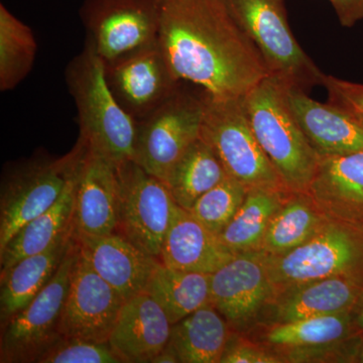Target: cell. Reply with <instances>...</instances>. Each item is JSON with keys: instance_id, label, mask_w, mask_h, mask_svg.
<instances>
[{"instance_id": "6da1fadb", "label": "cell", "mask_w": 363, "mask_h": 363, "mask_svg": "<svg viewBox=\"0 0 363 363\" xmlns=\"http://www.w3.org/2000/svg\"><path fill=\"white\" fill-rule=\"evenodd\" d=\"M157 43L174 77L211 97L245 96L269 75L222 0H162Z\"/></svg>"}, {"instance_id": "7a4b0ae2", "label": "cell", "mask_w": 363, "mask_h": 363, "mask_svg": "<svg viewBox=\"0 0 363 363\" xmlns=\"http://www.w3.org/2000/svg\"><path fill=\"white\" fill-rule=\"evenodd\" d=\"M66 79L77 107L79 140L114 164L133 161L138 124L114 97L105 62L89 43L69 64Z\"/></svg>"}, {"instance_id": "3957f363", "label": "cell", "mask_w": 363, "mask_h": 363, "mask_svg": "<svg viewBox=\"0 0 363 363\" xmlns=\"http://www.w3.org/2000/svg\"><path fill=\"white\" fill-rule=\"evenodd\" d=\"M243 100L253 133L286 190L308 194L319 155L294 116L286 85L269 75Z\"/></svg>"}, {"instance_id": "277c9868", "label": "cell", "mask_w": 363, "mask_h": 363, "mask_svg": "<svg viewBox=\"0 0 363 363\" xmlns=\"http://www.w3.org/2000/svg\"><path fill=\"white\" fill-rule=\"evenodd\" d=\"M243 97L223 99L204 93L200 138L213 150L228 176L247 192L255 189L288 191L253 133Z\"/></svg>"}, {"instance_id": "5b68a950", "label": "cell", "mask_w": 363, "mask_h": 363, "mask_svg": "<svg viewBox=\"0 0 363 363\" xmlns=\"http://www.w3.org/2000/svg\"><path fill=\"white\" fill-rule=\"evenodd\" d=\"M255 45L269 75L288 87L322 85L325 74L294 37L284 0H222Z\"/></svg>"}, {"instance_id": "8992f818", "label": "cell", "mask_w": 363, "mask_h": 363, "mask_svg": "<svg viewBox=\"0 0 363 363\" xmlns=\"http://www.w3.org/2000/svg\"><path fill=\"white\" fill-rule=\"evenodd\" d=\"M274 294L337 276L363 274V233L329 221L309 240L281 255H267Z\"/></svg>"}, {"instance_id": "52a82bcc", "label": "cell", "mask_w": 363, "mask_h": 363, "mask_svg": "<svg viewBox=\"0 0 363 363\" xmlns=\"http://www.w3.org/2000/svg\"><path fill=\"white\" fill-rule=\"evenodd\" d=\"M203 116V96H193L179 88L157 109L136 121L133 161L166 183L177 162L200 138Z\"/></svg>"}, {"instance_id": "ba28073f", "label": "cell", "mask_w": 363, "mask_h": 363, "mask_svg": "<svg viewBox=\"0 0 363 363\" xmlns=\"http://www.w3.org/2000/svg\"><path fill=\"white\" fill-rule=\"evenodd\" d=\"M78 255L75 240L49 284L25 309L2 325L0 362H35L63 338L60 331L62 313Z\"/></svg>"}, {"instance_id": "9c48e42d", "label": "cell", "mask_w": 363, "mask_h": 363, "mask_svg": "<svg viewBox=\"0 0 363 363\" xmlns=\"http://www.w3.org/2000/svg\"><path fill=\"white\" fill-rule=\"evenodd\" d=\"M117 177L116 233L159 259L176 206L168 186L133 160L117 164Z\"/></svg>"}, {"instance_id": "30bf717a", "label": "cell", "mask_w": 363, "mask_h": 363, "mask_svg": "<svg viewBox=\"0 0 363 363\" xmlns=\"http://www.w3.org/2000/svg\"><path fill=\"white\" fill-rule=\"evenodd\" d=\"M82 145L57 160L32 162L9 177L0 199V252L26 224L56 203L75 174Z\"/></svg>"}, {"instance_id": "8fae6325", "label": "cell", "mask_w": 363, "mask_h": 363, "mask_svg": "<svg viewBox=\"0 0 363 363\" xmlns=\"http://www.w3.org/2000/svg\"><path fill=\"white\" fill-rule=\"evenodd\" d=\"M162 0H85L80 16L86 42L105 63L156 43Z\"/></svg>"}, {"instance_id": "7c38bea8", "label": "cell", "mask_w": 363, "mask_h": 363, "mask_svg": "<svg viewBox=\"0 0 363 363\" xmlns=\"http://www.w3.org/2000/svg\"><path fill=\"white\" fill-rule=\"evenodd\" d=\"M114 97L136 121L164 104L179 89L157 40L105 63Z\"/></svg>"}, {"instance_id": "4fadbf2b", "label": "cell", "mask_w": 363, "mask_h": 363, "mask_svg": "<svg viewBox=\"0 0 363 363\" xmlns=\"http://www.w3.org/2000/svg\"><path fill=\"white\" fill-rule=\"evenodd\" d=\"M274 295L262 252L240 253L211 274V303L230 328L247 331Z\"/></svg>"}, {"instance_id": "5bb4252c", "label": "cell", "mask_w": 363, "mask_h": 363, "mask_svg": "<svg viewBox=\"0 0 363 363\" xmlns=\"http://www.w3.org/2000/svg\"><path fill=\"white\" fill-rule=\"evenodd\" d=\"M124 302L79 252L62 313V336L108 342Z\"/></svg>"}, {"instance_id": "9a60e30c", "label": "cell", "mask_w": 363, "mask_h": 363, "mask_svg": "<svg viewBox=\"0 0 363 363\" xmlns=\"http://www.w3.org/2000/svg\"><path fill=\"white\" fill-rule=\"evenodd\" d=\"M81 143L83 149L75 178L74 234L102 236L116 233L118 212L117 164Z\"/></svg>"}, {"instance_id": "2e32d148", "label": "cell", "mask_w": 363, "mask_h": 363, "mask_svg": "<svg viewBox=\"0 0 363 363\" xmlns=\"http://www.w3.org/2000/svg\"><path fill=\"white\" fill-rule=\"evenodd\" d=\"M363 302V274L331 277L290 286L272 295L262 318L266 324L351 313Z\"/></svg>"}, {"instance_id": "e0dca14e", "label": "cell", "mask_w": 363, "mask_h": 363, "mask_svg": "<svg viewBox=\"0 0 363 363\" xmlns=\"http://www.w3.org/2000/svg\"><path fill=\"white\" fill-rule=\"evenodd\" d=\"M308 194L329 221L363 233V152L319 156Z\"/></svg>"}, {"instance_id": "ac0fdd59", "label": "cell", "mask_w": 363, "mask_h": 363, "mask_svg": "<svg viewBox=\"0 0 363 363\" xmlns=\"http://www.w3.org/2000/svg\"><path fill=\"white\" fill-rule=\"evenodd\" d=\"M74 236L80 255L124 301L145 293L160 264L157 257L147 255L117 233Z\"/></svg>"}, {"instance_id": "d6986e66", "label": "cell", "mask_w": 363, "mask_h": 363, "mask_svg": "<svg viewBox=\"0 0 363 363\" xmlns=\"http://www.w3.org/2000/svg\"><path fill=\"white\" fill-rule=\"evenodd\" d=\"M173 325L149 294L123 303L108 339L121 362L152 363L169 342Z\"/></svg>"}, {"instance_id": "ffe728a7", "label": "cell", "mask_w": 363, "mask_h": 363, "mask_svg": "<svg viewBox=\"0 0 363 363\" xmlns=\"http://www.w3.org/2000/svg\"><path fill=\"white\" fill-rule=\"evenodd\" d=\"M294 116L319 156L363 152V125L330 104L312 99L300 88L286 86Z\"/></svg>"}, {"instance_id": "44dd1931", "label": "cell", "mask_w": 363, "mask_h": 363, "mask_svg": "<svg viewBox=\"0 0 363 363\" xmlns=\"http://www.w3.org/2000/svg\"><path fill=\"white\" fill-rule=\"evenodd\" d=\"M236 255L217 234L176 204L160 255L159 260L164 266L212 274Z\"/></svg>"}, {"instance_id": "7402d4cb", "label": "cell", "mask_w": 363, "mask_h": 363, "mask_svg": "<svg viewBox=\"0 0 363 363\" xmlns=\"http://www.w3.org/2000/svg\"><path fill=\"white\" fill-rule=\"evenodd\" d=\"M75 243L74 231L60 238L51 247L30 255L1 272L0 320L4 325L37 297L51 281L67 253Z\"/></svg>"}, {"instance_id": "603a6c76", "label": "cell", "mask_w": 363, "mask_h": 363, "mask_svg": "<svg viewBox=\"0 0 363 363\" xmlns=\"http://www.w3.org/2000/svg\"><path fill=\"white\" fill-rule=\"evenodd\" d=\"M76 172L56 203L26 224L0 252V272H6L26 257L44 252L74 231Z\"/></svg>"}, {"instance_id": "cb8c5ba5", "label": "cell", "mask_w": 363, "mask_h": 363, "mask_svg": "<svg viewBox=\"0 0 363 363\" xmlns=\"http://www.w3.org/2000/svg\"><path fill=\"white\" fill-rule=\"evenodd\" d=\"M229 338L230 327L209 304L174 324L169 343L182 363H220Z\"/></svg>"}, {"instance_id": "d4e9b609", "label": "cell", "mask_w": 363, "mask_h": 363, "mask_svg": "<svg viewBox=\"0 0 363 363\" xmlns=\"http://www.w3.org/2000/svg\"><path fill=\"white\" fill-rule=\"evenodd\" d=\"M328 222L311 196L289 192L269 222L260 252L267 255L291 252L319 233Z\"/></svg>"}, {"instance_id": "484cf974", "label": "cell", "mask_w": 363, "mask_h": 363, "mask_svg": "<svg viewBox=\"0 0 363 363\" xmlns=\"http://www.w3.org/2000/svg\"><path fill=\"white\" fill-rule=\"evenodd\" d=\"M145 293L161 306L172 325L211 303V274L169 269L160 262Z\"/></svg>"}, {"instance_id": "4316f807", "label": "cell", "mask_w": 363, "mask_h": 363, "mask_svg": "<svg viewBox=\"0 0 363 363\" xmlns=\"http://www.w3.org/2000/svg\"><path fill=\"white\" fill-rule=\"evenodd\" d=\"M227 177L213 150L199 138L177 162L166 184L176 204L189 211L202 195Z\"/></svg>"}, {"instance_id": "83f0119b", "label": "cell", "mask_w": 363, "mask_h": 363, "mask_svg": "<svg viewBox=\"0 0 363 363\" xmlns=\"http://www.w3.org/2000/svg\"><path fill=\"white\" fill-rule=\"evenodd\" d=\"M289 192L267 189L248 191L238 213L219 234L222 243L235 255L260 252L269 222Z\"/></svg>"}, {"instance_id": "f1b7e54d", "label": "cell", "mask_w": 363, "mask_h": 363, "mask_svg": "<svg viewBox=\"0 0 363 363\" xmlns=\"http://www.w3.org/2000/svg\"><path fill=\"white\" fill-rule=\"evenodd\" d=\"M262 345L269 350H303L336 345L350 335L351 313L264 325Z\"/></svg>"}, {"instance_id": "f546056e", "label": "cell", "mask_w": 363, "mask_h": 363, "mask_svg": "<svg viewBox=\"0 0 363 363\" xmlns=\"http://www.w3.org/2000/svg\"><path fill=\"white\" fill-rule=\"evenodd\" d=\"M37 50L32 30L0 4V90L13 89L28 75Z\"/></svg>"}, {"instance_id": "4dcf8cb0", "label": "cell", "mask_w": 363, "mask_h": 363, "mask_svg": "<svg viewBox=\"0 0 363 363\" xmlns=\"http://www.w3.org/2000/svg\"><path fill=\"white\" fill-rule=\"evenodd\" d=\"M247 195V189L228 176L202 195L189 212L209 230L219 235L238 213Z\"/></svg>"}, {"instance_id": "1f68e13d", "label": "cell", "mask_w": 363, "mask_h": 363, "mask_svg": "<svg viewBox=\"0 0 363 363\" xmlns=\"http://www.w3.org/2000/svg\"><path fill=\"white\" fill-rule=\"evenodd\" d=\"M38 363H123L107 343L79 338L60 339L45 350Z\"/></svg>"}, {"instance_id": "d6a6232c", "label": "cell", "mask_w": 363, "mask_h": 363, "mask_svg": "<svg viewBox=\"0 0 363 363\" xmlns=\"http://www.w3.org/2000/svg\"><path fill=\"white\" fill-rule=\"evenodd\" d=\"M322 86L328 93V104L345 111L363 125V84L325 74Z\"/></svg>"}, {"instance_id": "836d02e7", "label": "cell", "mask_w": 363, "mask_h": 363, "mask_svg": "<svg viewBox=\"0 0 363 363\" xmlns=\"http://www.w3.org/2000/svg\"><path fill=\"white\" fill-rule=\"evenodd\" d=\"M283 362L276 352L266 347L242 339L231 341L229 338L220 363H279Z\"/></svg>"}, {"instance_id": "e575fe53", "label": "cell", "mask_w": 363, "mask_h": 363, "mask_svg": "<svg viewBox=\"0 0 363 363\" xmlns=\"http://www.w3.org/2000/svg\"><path fill=\"white\" fill-rule=\"evenodd\" d=\"M344 28H352L363 20V0H329Z\"/></svg>"}, {"instance_id": "d590c367", "label": "cell", "mask_w": 363, "mask_h": 363, "mask_svg": "<svg viewBox=\"0 0 363 363\" xmlns=\"http://www.w3.org/2000/svg\"><path fill=\"white\" fill-rule=\"evenodd\" d=\"M180 362V359H179L178 354L175 350H174L173 346L171 344L168 343V345L164 348L157 355L156 357L152 359V363H178Z\"/></svg>"}, {"instance_id": "8d00e7d4", "label": "cell", "mask_w": 363, "mask_h": 363, "mask_svg": "<svg viewBox=\"0 0 363 363\" xmlns=\"http://www.w3.org/2000/svg\"><path fill=\"white\" fill-rule=\"evenodd\" d=\"M353 358H354V360H353V362L363 363V344L362 346H359V347H358L357 352H355L354 357Z\"/></svg>"}, {"instance_id": "74e56055", "label": "cell", "mask_w": 363, "mask_h": 363, "mask_svg": "<svg viewBox=\"0 0 363 363\" xmlns=\"http://www.w3.org/2000/svg\"><path fill=\"white\" fill-rule=\"evenodd\" d=\"M357 324L359 328L363 329V309L362 311L360 312L359 316L357 318Z\"/></svg>"}]
</instances>
